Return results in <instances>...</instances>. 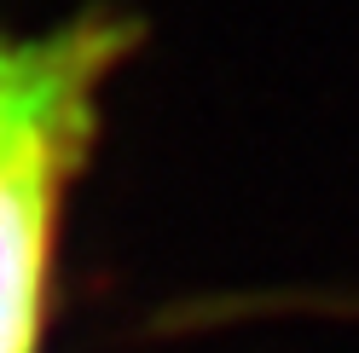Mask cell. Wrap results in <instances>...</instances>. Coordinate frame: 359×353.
<instances>
[{
  "label": "cell",
  "mask_w": 359,
  "mask_h": 353,
  "mask_svg": "<svg viewBox=\"0 0 359 353\" xmlns=\"http://www.w3.org/2000/svg\"><path fill=\"white\" fill-rule=\"evenodd\" d=\"M133 47L110 12L41 35L0 29V353H41L53 319L58 209L99 127V93Z\"/></svg>",
  "instance_id": "obj_1"
}]
</instances>
